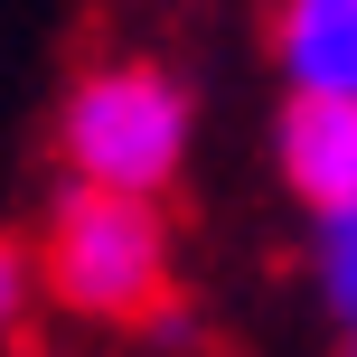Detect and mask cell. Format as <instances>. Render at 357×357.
I'll return each instance as SVG.
<instances>
[{"label": "cell", "instance_id": "obj_1", "mask_svg": "<svg viewBox=\"0 0 357 357\" xmlns=\"http://www.w3.org/2000/svg\"><path fill=\"white\" fill-rule=\"evenodd\" d=\"M29 273L56 310L75 320H160L169 310V216L151 197H104V188H56L47 226L29 245Z\"/></svg>", "mask_w": 357, "mask_h": 357}, {"label": "cell", "instance_id": "obj_2", "mask_svg": "<svg viewBox=\"0 0 357 357\" xmlns=\"http://www.w3.org/2000/svg\"><path fill=\"white\" fill-rule=\"evenodd\" d=\"M56 151H66V188L160 207V188L188 160V85L151 56H104L56 104Z\"/></svg>", "mask_w": 357, "mask_h": 357}, {"label": "cell", "instance_id": "obj_3", "mask_svg": "<svg viewBox=\"0 0 357 357\" xmlns=\"http://www.w3.org/2000/svg\"><path fill=\"white\" fill-rule=\"evenodd\" d=\"M273 160H282L291 197L310 216L357 207V104H282V132H273Z\"/></svg>", "mask_w": 357, "mask_h": 357}, {"label": "cell", "instance_id": "obj_4", "mask_svg": "<svg viewBox=\"0 0 357 357\" xmlns=\"http://www.w3.org/2000/svg\"><path fill=\"white\" fill-rule=\"evenodd\" d=\"M273 56L301 104H357V0H282Z\"/></svg>", "mask_w": 357, "mask_h": 357}, {"label": "cell", "instance_id": "obj_5", "mask_svg": "<svg viewBox=\"0 0 357 357\" xmlns=\"http://www.w3.org/2000/svg\"><path fill=\"white\" fill-rule=\"evenodd\" d=\"M310 282H320V310L348 329L357 320V207L310 216Z\"/></svg>", "mask_w": 357, "mask_h": 357}, {"label": "cell", "instance_id": "obj_6", "mask_svg": "<svg viewBox=\"0 0 357 357\" xmlns=\"http://www.w3.org/2000/svg\"><path fill=\"white\" fill-rule=\"evenodd\" d=\"M29 301H38V273H29V235H0V348L29 329Z\"/></svg>", "mask_w": 357, "mask_h": 357}]
</instances>
